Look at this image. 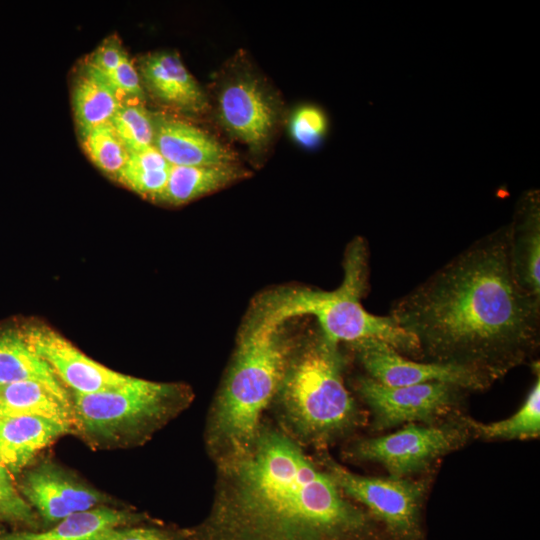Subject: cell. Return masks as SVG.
<instances>
[{"label": "cell", "instance_id": "cell-27", "mask_svg": "<svg viewBox=\"0 0 540 540\" xmlns=\"http://www.w3.org/2000/svg\"><path fill=\"white\" fill-rule=\"evenodd\" d=\"M328 127L325 113L313 105L299 107L290 120L292 138L305 148H315L324 139Z\"/></svg>", "mask_w": 540, "mask_h": 540}, {"label": "cell", "instance_id": "cell-11", "mask_svg": "<svg viewBox=\"0 0 540 540\" xmlns=\"http://www.w3.org/2000/svg\"><path fill=\"white\" fill-rule=\"evenodd\" d=\"M21 331L32 349L72 393L90 394L116 388L132 377L96 362L48 325H27Z\"/></svg>", "mask_w": 540, "mask_h": 540}, {"label": "cell", "instance_id": "cell-19", "mask_svg": "<svg viewBox=\"0 0 540 540\" xmlns=\"http://www.w3.org/2000/svg\"><path fill=\"white\" fill-rule=\"evenodd\" d=\"M140 518L128 511L99 506L74 513L51 529L5 534L0 540H100L110 530L138 522Z\"/></svg>", "mask_w": 540, "mask_h": 540}, {"label": "cell", "instance_id": "cell-29", "mask_svg": "<svg viewBox=\"0 0 540 540\" xmlns=\"http://www.w3.org/2000/svg\"><path fill=\"white\" fill-rule=\"evenodd\" d=\"M128 56L117 35H111L93 51L86 65L96 70L103 77L112 73Z\"/></svg>", "mask_w": 540, "mask_h": 540}, {"label": "cell", "instance_id": "cell-28", "mask_svg": "<svg viewBox=\"0 0 540 540\" xmlns=\"http://www.w3.org/2000/svg\"><path fill=\"white\" fill-rule=\"evenodd\" d=\"M0 519L34 527L37 516L34 509L20 495L9 469L0 465Z\"/></svg>", "mask_w": 540, "mask_h": 540}, {"label": "cell", "instance_id": "cell-6", "mask_svg": "<svg viewBox=\"0 0 540 540\" xmlns=\"http://www.w3.org/2000/svg\"><path fill=\"white\" fill-rule=\"evenodd\" d=\"M76 431L90 446L124 448L144 443L193 400L183 383L131 377L116 388L71 394Z\"/></svg>", "mask_w": 540, "mask_h": 540}, {"label": "cell", "instance_id": "cell-20", "mask_svg": "<svg viewBox=\"0 0 540 540\" xmlns=\"http://www.w3.org/2000/svg\"><path fill=\"white\" fill-rule=\"evenodd\" d=\"M513 228L509 229L508 254L518 286L540 297V219L538 204H527Z\"/></svg>", "mask_w": 540, "mask_h": 540}, {"label": "cell", "instance_id": "cell-18", "mask_svg": "<svg viewBox=\"0 0 540 540\" xmlns=\"http://www.w3.org/2000/svg\"><path fill=\"white\" fill-rule=\"evenodd\" d=\"M247 172L235 163L206 166L171 165L166 185L154 202L179 206L222 189L244 178Z\"/></svg>", "mask_w": 540, "mask_h": 540}, {"label": "cell", "instance_id": "cell-17", "mask_svg": "<svg viewBox=\"0 0 540 540\" xmlns=\"http://www.w3.org/2000/svg\"><path fill=\"white\" fill-rule=\"evenodd\" d=\"M34 381L72 408L71 395L49 365L32 349L21 329L0 330V385Z\"/></svg>", "mask_w": 540, "mask_h": 540}, {"label": "cell", "instance_id": "cell-23", "mask_svg": "<svg viewBox=\"0 0 540 540\" xmlns=\"http://www.w3.org/2000/svg\"><path fill=\"white\" fill-rule=\"evenodd\" d=\"M170 164L152 145L130 152L115 180L133 192L154 201L164 189Z\"/></svg>", "mask_w": 540, "mask_h": 540}, {"label": "cell", "instance_id": "cell-30", "mask_svg": "<svg viewBox=\"0 0 540 540\" xmlns=\"http://www.w3.org/2000/svg\"><path fill=\"white\" fill-rule=\"evenodd\" d=\"M100 540H192L190 534H182L158 527L115 528Z\"/></svg>", "mask_w": 540, "mask_h": 540}, {"label": "cell", "instance_id": "cell-14", "mask_svg": "<svg viewBox=\"0 0 540 540\" xmlns=\"http://www.w3.org/2000/svg\"><path fill=\"white\" fill-rule=\"evenodd\" d=\"M153 146L170 165L206 166L234 163L231 150L200 128L176 117L153 115Z\"/></svg>", "mask_w": 540, "mask_h": 540}, {"label": "cell", "instance_id": "cell-5", "mask_svg": "<svg viewBox=\"0 0 540 540\" xmlns=\"http://www.w3.org/2000/svg\"><path fill=\"white\" fill-rule=\"evenodd\" d=\"M367 277V249L357 240L346 252L344 278L338 288L331 291L307 287L277 289L261 296L250 315L268 325L310 316L321 331L337 343L378 340L402 355L418 358V344L411 334L390 316L374 315L362 305Z\"/></svg>", "mask_w": 540, "mask_h": 540}, {"label": "cell", "instance_id": "cell-31", "mask_svg": "<svg viewBox=\"0 0 540 540\" xmlns=\"http://www.w3.org/2000/svg\"><path fill=\"white\" fill-rule=\"evenodd\" d=\"M0 416H1V406H0Z\"/></svg>", "mask_w": 540, "mask_h": 540}, {"label": "cell", "instance_id": "cell-13", "mask_svg": "<svg viewBox=\"0 0 540 540\" xmlns=\"http://www.w3.org/2000/svg\"><path fill=\"white\" fill-rule=\"evenodd\" d=\"M218 111L225 128L247 145L261 148L276 122V111L261 85L252 78H238L219 95Z\"/></svg>", "mask_w": 540, "mask_h": 540}, {"label": "cell", "instance_id": "cell-12", "mask_svg": "<svg viewBox=\"0 0 540 540\" xmlns=\"http://www.w3.org/2000/svg\"><path fill=\"white\" fill-rule=\"evenodd\" d=\"M23 497L49 523L102 506L107 497L59 465L43 462L30 470L21 485Z\"/></svg>", "mask_w": 540, "mask_h": 540}, {"label": "cell", "instance_id": "cell-8", "mask_svg": "<svg viewBox=\"0 0 540 540\" xmlns=\"http://www.w3.org/2000/svg\"><path fill=\"white\" fill-rule=\"evenodd\" d=\"M460 439L459 430L454 427L409 424L388 435L357 441L349 455L379 463L390 477L402 478L424 469L456 447Z\"/></svg>", "mask_w": 540, "mask_h": 540}, {"label": "cell", "instance_id": "cell-25", "mask_svg": "<svg viewBox=\"0 0 540 540\" xmlns=\"http://www.w3.org/2000/svg\"><path fill=\"white\" fill-rule=\"evenodd\" d=\"M81 143L92 163L115 180L129 153L111 122L81 133Z\"/></svg>", "mask_w": 540, "mask_h": 540}, {"label": "cell", "instance_id": "cell-1", "mask_svg": "<svg viewBox=\"0 0 540 540\" xmlns=\"http://www.w3.org/2000/svg\"><path fill=\"white\" fill-rule=\"evenodd\" d=\"M508 244L507 228L476 241L393 303L389 316L415 338L418 358L490 384L535 351L540 297L516 283Z\"/></svg>", "mask_w": 540, "mask_h": 540}, {"label": "cell", "instance_id": "cell-16", "mask_svg": "<svg viewBox=\"0 0 540 540\" xmlns=\"http://www.w3.org/2000/svg\"><path fill=\"white\" fill-rule=\"evenodd\" d=\"M71 430L34 415L0 416V465L19 470L41 450Z\"/></svg>", "mask_w": 540, "mask_h": 540}, {"label": "cell", "instance_id": "cell-2", "mask_svg": "<svg viewBox=\"0 0 540 540\" xmlns=\"http://www.w3.org/2000/svg\"><path fill=\"white\" fill-rule=\"evenodd\" d=\"M216 466L212 507L192 540H390L278 426L263 421L247 452Z\"/></svg>", "mask_w": 540, "mask_h": 540}, {"label": "cell", "instance_id": "cell-9", "mask_svg": "<svg viewBox=\"0 0 540 540\" xmlns=\"http://www.w3.org/2000/svg\"><path fill=\"white\" fill-rule=\"evenodd\" d=\"M355 388L369 406L378 430L403 423L431 422L447 412L464 390L441 382L392 387L368 376L358 377Z\"/></svg>", "mask_w": 540, "mask_h": 540}, {"label": "cell", "instance_id": "cell-22", "mask_svg": "<svg viewBox=\"0 0 540 540\" xmlns=\"http://www.w3.org/2000/svg\"><path fill=\"white\" fill-rule=\"evenodd\" d=\"M1 416L34 415L74 431L73 409L44 385L34 381L0 385Z\"/></svg>", "mask_w": 540, "mask_h": 540}, {"label": "cell", "instance_id": "cell-10", "mask_svg": "<svg viewBox=\"0 0 540 540\" xmlns=\"http://www.w3.org/2000/svg\"><path fill=\"white\" fill-rule=\"evenodd\" d=\"M348 345L367 376L386 386L441 382L464 390H480L489 385L467 368L454 364L410 360L390 345L378 340H363Z\"/></svg>", "mask_w": 540, "mask_h": 540}, {"label": "cell", "instance_id": "cell-24", "mask_svg": "<svg viewBox=\"0 0 540 540\" xmlns=\"http://www.w3.org/2000/svg\"><path fill=\"white\" fill-rule=\"evenodd\" d=\"M466 424L487 439H528L540 433V380L537 378L521 408L511 417L484 424L468 419Z\"/></svg>", "mask_w": 540, "mask_h": 540}, {"label": "cell", "instance_id": "cell-26", "mask_svg": "<svg viewBox=\"0 0 540 540\" xmlns=\"http://www.w3.org/2000/svg\"><path fill=\"white\" fill-rule=\"evenodd\" d=\"M111 124L126 147L128 153L143 150L153 145V115L138 98H124L114 114Z\"/></svg>", "mask_w": 540, "mask_h": 540}, {"label": "cell", "instance_id": "cell-4", "mask_svg": "<svg viewBox=\"0 0 540 540\" xmlns=\"http://www.w3.org/2000/svg\"><path fill=\"white\" fill-rule=\"evenodd\" d=\"M343 370L339 343L318 325L300 335L270 407L277 426L301 447L325 448L363 423Z\"/></svg>", "mask_w": 540, "mask_h": 540}, {"label": "cell", "instance_id": "cell-7", "mask_svg": "<svg viewBox=\"0 0 540 540\" xmlns=\"http://www.w3.org/2000/svg\"><path fill=\"white\" fill-rule=\"evenodd\" d=\"M315 462L348 498L372 515L390 540H424L422 483L358 475L326 453H319Z\"/></svg>", "mask_w": 540, "mask_h": 540}, {"label": "cell", "instance_id": "cell-21", "mask_svg": "<svg viewBox=\"0 0 540 540\" xmlns=\"http://www.w3.org/2000/svg\"><path fill=\"white\" fill-rule=\"evenodd\" d=\"M123 99L100 73L85 64L72 90L80 134L111 122Z\"/></svg>", "mask_w": 540, "mask_h": 540}, {"label": "cell", "instance_id": "cell-15", "mask_svg": "<svg viewBox=\"0 0 540 540\" xmlns=\"http://www.w3.org/2000/svg\"><path fill=\"white\" fill-rule=\"evenodd\" d=\"M138 73L150 93L163 104L189 114L207 111L206 95L178 54H148L140 60Z\"/></svg>", "mask_w": 540, "mask_h": 540}, {"label": "cell", "instance_id": "cell-3", "mask_svg": "<svg viewBox=\"0 0 540 540\" xmlns=\"http://www.w3.org/2000/svg\"><path fill=\"white\" fill-rule=\"evenodd\" d=\"M288 322L268 325L248 316L242 326L206 423V449L215 464L254 444L300 337Z\"/></svg>", "mask_w": 540, "mask_h": 540}]
</instances>
